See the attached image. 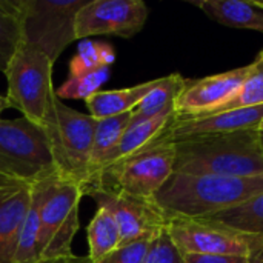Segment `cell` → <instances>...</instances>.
I'll list each match as a JSON object with an SVG mask.
<instances>
[{
	"label": "cell",
	"instance_id": "cell-1",
	"mask_svg": "<svg viewBox=\"0 0 263 263\" xmlns=\"http://www.w3.org/2000/svg\"><path fill=\"white\" fill-rule=\"evenodd\" d=\"M263 194L260 176H214L173 173L154 196L166 219H202Z\"/></svg>",
	"mask_w": 263,
	"mask_h": 263
},
{
	"label": "cell",
	"instance_id": "cell-2",
	"mask_svg": "<svg viewBox=\"0 0 263 263\" xmlns=\"http://www.w3.org/2000/svg\"><path fill=\"white\" fill-rule=\"evenodd\" d=\"M173 143L174 173L239 177L263 174L262 134L257 129L193 136Z\"/></svg>",
	"mask_w": 263,
	"mask_h": 263
},
{
	"label": "cell",
	"instance_id": "cell-3",
	"mask_svg": "<svg viewBox=\"0 0 263 263\" xmlns=\"http://www.w3.org/2000/svg\"><path fill=\"white\" fill-rule=\"evenodd\" d=\"M97 119L72 109L55 92L42 126L48 136L57 177L77 183L83 191L89 182V160Z\"/></svg>",
	"mask_w": 263,
	"mask_h": 263
},
{
	"label": "cell",
	"instance_id": "cell-4",
	"mask_svg": "<svg viewBox=\"0 0 263 263\" xmlns=\"http://www.w3.org/2000/svg\"><path fill=\"white\" fill-rule=\"evenodd\" d=\"M168 128L145 148L106 166L86 196L102 190L153 200L174 173L176 148Z\"/></svg>",
	"mask_w": 263,
	"mask_h": 263
},
{
	"label": "cell",
	"instance_id": "cell-5",
	"mask_svg": "<svg viewBox=\"0 0 263 263\" xmlns=\"http://www.w3.org/2000/svg\"><path fill=\"white\" fill-rule=\"evenodd\" d=\"M0 176L35 185L57 176L48 136L26 117L0 119Z\"/></svg>",
	"mask_w": 263,
	"mask_h": 263
},
{
	"label": "cell",
	"instance_id": "cell-6",
	"mask_svg": "<svg viewBox=\"0 0 263 263\" xmlns=\"http://www.w3.org/2000/svg\"><path fill=\"white\" fill-rule=\"evenodd\" d=\"M52 65L40 48L22 42L3 72L8 82L6 97L11 108L39 125H42L49 100L55 92Z\"/></svg>",
	"mask_w": 263,
	"mask_h": 263
},
{
	"label": "cell",
	"instance_id": "cell-7",
	"mask_svg": "<svg viewBox=\"0 0 263 263\" xmlns=\"http://www.w3.org/2000/svg\"><path fill=\"white\" fill-rule=\"evenodd\" d=\"M88 0H18L23 42L40 48L52 63L77 40L76 18Z\"/></svg>",
	"mask_w": 263,
	"mask_h": 263
},
{
	"label": "cell",
	"instance_id": "cell-8",
	"mask_svg": "<svg viewBox=\"0 0 263 263\" xmlns=\"http://www.w3.org/2000/svg\"><path fill=\"white\" fill-rule=\"evenodd\" d=\"M83 190L72 182L52 177L40 206L42 260L72 257V240L79 231V205Z\"/></svg>",
	"mask_w": 263,
	"mask_h": 263
},
{
	"label": "cell",
	"instance_id": "cell-9",
	"mask_svg": "<svg viewBox=\"0 0 263 263\" xmlns=\"http://www.w3.org/2000/svg\"><path fill=\"white\" fill-rule=\"evenodd\" d=\"M166 230L182 254L254 257L263 253V236H247L200 219H170Z\"/></svg>",
	"mask_w": 263,
	"mask_h": 263
},
{
	"label": "cell",
	"instance_id": "cell-10",
	"mask_svg": "<svg viewBox=\"0 0 263 263\" xmlns=\"http://www.w3.org/2000/svg\"><path fill=\"white\" fill-rule=\"evenodd\" d=\"M148 12L142 0H88L76 18L77 40L94 35L129 39L143 29Z\"/></svg>",
	"mask_w": 263,
	"mask_h": 263
},
{
	"label": "cell",
	"instance_id": "cell-11",
	"mask_svg": "<svg viewBox=\"0 0 263 263\" xmlns=\"http://www.w3.org/2000/svg\"><path fill=\"white\" fill-rule=\"evenodd\" d=\"M89 197L94 199L97 206H105L114 216L120 231V245L154 237L168 225L166 216L154 200L102 190L91 193Z\"/></svg>",
	"mask_w": 263,
	"mask_h": 263
},
{
	"label": "cell",
	"instance_id": "cell-12",
	"mask_svg": "<svg viewBox=\"0 0 263 263\" xmlns=\"http://www.w3.org/2000/svg\"><path fill=\"white\" fill-rule=\"evenodd\" d=\"M248 66L214 74L197 80H185L176 99V116L180 119L208 116L231 102L247 77Z\"/></svg>",
	"mask_w": 263,
	"mask_h": 263
},
{
	"label": "cell",
	"instance_id": "cell-13",
	"mask_svg": "<svg viewBox=\"0 0 263 263\" xmlns=\"http://www.w3.org/2000/svg\"><path fill=\"white\" fill-rule=\"evenodd\" d=\"M34 185L0 176V263H14Z\"/></svg>",
	"mask_w": 263,
	"mask_h": 263
},
{
	"label": "cell",
	"instance_id": "cell-14",
	"mask_svg": "<svg viewBox=\"0 0 263 263\" xmlns=\"http://www.w3.org/2000/svg\"><path fill=\"white\" fill-rule=\"evenodd\" d=\"M263 119V105L254 108H239L223 112H214L202 117L180 119L176 116L170 125L166 134L171 140L208 136V134H225L242 129H257Z\"/></svg>",
	"mask_w": 263,
	"mask_h": 263
},
{
	"label": "cell",
	"instance_id": "cell-15",
	"mask_svg": "<svg viewBox=\"0 0 263 263\" xmlns=\"http://www.w3.org/2000/svg\"><path fill=\"white\" fill-rule=\"evenodd\" d=\"M191 3L220 25L263 32V6L256 0H200Z\"/></svg>",
	"mask_w": 263,
	"mask_h": 263
},
{
	"label": "cell",
	"instance_id": "cell-16",
	"mask_svg": "<svg viewBox=\"0 0 263 263\" xmlns=\"http://www.w3.org/2000/svg\"><path fill=\"white\" fill-rule=\"evenodd\" d=\"M129 122H131V112L97 120L94 129V139H92L91 160H89V182L83 191V196H86L91 191L97 177L106 168L108 160L112 151L116 149L122 134L128 128Z\"/></svg>",
	"mask_w": 263,
	"mask_h": 263
},
{
	"label": "cell",
	"instance_id": "cell-17",
	"mask_svg": "<svg viewBox=\"0 0 263 263\" xmlns=\"http://www.w3.org/2000/svg\"><path fill=\"white\" fill-rule=\"evenodd\" d=\"M157 80L159 79L143 82L136 86L122 88V89L97 91L96 94H92L89 99L85 100L89 116L99 120V119L131 112L143 100V97L157 85Z\"/></svg>",
	"mask_w": 263,
	"mask_h": 263
},
{
	"label": "cell",
	"instance_id": "cell-18",
	"mask_svg": "<svg viewBox=\"0 0 263 263\" xmlns=\"http://www.w3.org/2000/svg\"><path fill=\"white\" fill-rule=\"evenodd\" d=\"M176 119V109H170L165 111L156 117L146 119V120H140V122H129L128 128L125 129V133L122 134L116 149L112 151L108 165L128 157L131 154H134L136 151L145 148L146 145H149L151 142H154L160 134H163V131L174 122Z\"/></svg>",
	"mask_w": 263,
	"mask_h": 263
},
{
	"label": "cell",
	"instance_id": "cell-19",
	"mask_svg": "<svg viewBox=\"0 0 263 263\" xmlns=\"http://www.w3.org/2000/svg\"><path fill=\"white\" fill-rule=\"evenodd\" d=\"M200 220L247 236H263V194L251 197L233 208L202 217Z\"/></svg>",
	"mask_w": 263,
	"mask_h": 263
},
{
	"label": "cell",
	"instance_id": "cell-20",
	"mask_svg": "<svg viewBox=\"0 0 263 263\" xmlns=\"http://www.w3.org/2000/svg\"><path fill=\"white\" fill-rule=\"evenodd\" d=\"M57 177V176H55ZM48 180L35 183L32 188V200L29 205V211L26 214L14 256V263H37L40 257V206L45 197V191L48 186Z\"/></svg>",
	"mask_w": 263,
	"mask_h": 263
},
{
	"label": "cell",
	"instance_id": "cell-21",
	"mask_svg": "<svg viewBox=\"0 0 263 263\" xmlns=\"http://www.w3.org/2000/svg\"><path fill=\"white\" fill-rule=\"evenodd\" d=\"M185 79L179 74L160 77L157 85L143 97V100L131 111V122H140L156 117L165 111L174 109L176 99L183 88Z\"/></svg>",
	"mask_w": 263,
	"mask_h": 263
},
{
	"label": "cell",
	"instance_id": "cell-22",
	"mask_svg": "<svg viewBox=\"0 0 263 263\" xmlns=\"http://www.w3.org/2000/svg\"><path fill=\"white\" fill-rule=\"evenodd\" d=\"M88 257L92 263H99L120 247L119 225L105 206H97V211L88 225Z\"/></svg>",
	"mask_w": 263,
	"mask_h": 263
},
{
	"label": "cell",
	"instance_id": "cell-23",
	"mask_svg": "<svg viewBox=\"0 0 263 263\" xmlns=\"http://www.w3.org/2000/svg\"><path fill=\"white\" fill-rule=\"evenodd\" d=\"M23 42L18 0H0V71L5 72Z\"/></svg>",
	"mask_w": 263,
	"mask_h": 263
},
{
	"label": "cell",
	"instance_id": "cell-24",
	"mask_svg": "<svg viewBox=\"0 0 263 263\" xmlns=\"http://www.w3.org/2000/svg\"><path fill=\"white\" fill-rule=\"evenodd\" d=\"M263 105V51L259 52L256 60L248 65V72L247 77L240 86V91L237 96L228 102L225 106L214 112H223V111H231V109H239V108H254V106H262ZM211 112V114H214Z\"/></svg>",
	"mask_w": 263,
	"mask_h": 263
},
{
	"label": "cell",
	"instance_id": "cell-25",
	"mask_svg": "<svg viewBox=\"0 0 263 263\" xmlns=\"http://www.w3.org/2000/svg\"><path fill=\"white\" fill-rule=\"evenodd\" d=\"M109 68H102L83 74H69L68 79L60 85L59 89H55V96L63 100V99H89L92 94L100 91V86L106 82L108 79Z\"/></svg>",
	"mask_w": 263,
	"mask_h": 263
},
{
	"label": "cell",
	"instance_id": "cell-26",
	"mask_svg": "<svg viewBox=\"0 0 263 263\" xmlns=\"http://www.w3.org/2000/svg\"><path fill=\"white\" fill-rule=\"evenodd\" d=\"M114 62V51L106 43L85 42L69 63V74H83L102 68H109Z\"/></svg>",
	"mask_w": 263,
	"mask_h": 263
},
{
	"label": "cell",
	"instance_id": "cell-27",
	"mask_svg": "<svg viewBox=\"0 0 263 263\" xmlns=\"http://www.w3.org/2000/svg\"><path fill=\"white\" fill-rule=\"evenodd\" d=\"M143 263H185L183 254L174 243L166 228L159 231L151 239Z\"/></svg>",
	"mask_w": 263,
	"mask_h": 263
},
{
	"label": "cell",
	"instance_id": "cell-28",
	"mask_svg": "<svg viewBox=\"0 0 263 263\" xmlns=\"http://www.w3.org/2000/svg\"><path fill=\"white\" fill-rule=\"evenodd\" d=\"M151 239L153 237H143L126 245H120L99 263H143Z\"/></svg>",
	"mask_w": 263,
	"mask_h": 263
},
{
	"label": "cell",
	"instance_id": "cell-29",
	"mask_svg": "<svg viewBox=\"0 0 263 263\" xmlns=\"http://www.w3.org/2000/svg\"><path fill=\"white\" fill-rule=\"evenodd\" d=\"M185 263H250V257L216 256V254H183Z\"/></svg>",
	"mask_w": 263,
	"mask_h": 263
},
{
	"label": "cell",
	"instance_id": "cell-30",
	"mask_svg": "<svg viewBox=\"0 0 263 263\" xmlns=\"http://www.w3.org/2000/svg\"><path fill=\"white\" fill-rule=\"evenodd\" d=\"M74 257H63V259H52V260H39L37 263H72L74 262Z\"/></svg>",
	"mask_w": 263,
	"mask_h": 263
},
{
	"label": "cell",
	"instance_id": "cell-31",
	"mask_svg": "<svg viewBox=\"0 0 263 263\" xmlns=\"http://www.w3.org/2000/svg\"><path fill=\"white\" fill-rule=\"evenodd\" d=\"M8 108H11V103H9L8 97H6V96H0V114H2L5 109H8Z\"/></svg>",
	"mask_w": 263,
	"mask_h": 263
},
{
	"label": "cell",
	"instance_id": "cell-32",
	"mask_svg": "<svg viewBox=\"0 0 263 263\" xmlns=\"http://www.w3.org/2000/svg\"><path fill=\"white\" fill-rule=\"evenodd\" d=\"M72 263H92V260H91L88 256H85V257H79V256H76V257H74V262Z\"/></svg>",
	"mask_w": 263,
	"mask_h": 263
},
{
	"label": "cell",
	"instance_id": "cell-33",
	"mask_svg": "<svg viewBox=\"0 0 263 263\" xmlns=\"http://www.w3.org/2000/svg\"><path fill=\"white\" fill-rule=\"evenodd\" d=\"M250 263H263V253L254 256V257H251V262Z\"/></svg>",
	"mask_w": 263,
	"mask_h": 263
},
{
	"label": "cell",
	"instance_id": "cell-34",
	"mask_svg": "<svg viewBox=\"0 0 263 263\" xmlns=\"http://www.w3.org/2000/svg\"><path fill=\"white\" fill-rule=\"evenodd\" d=\"M257 131H259V133H263V119H262V120H260L259 126H257Z\"/></svg>",
	"mask_w": 263,
	"mask_h": 263
},
{
	"label": "cell",
	"instance_id": "cell-35",
	"mask_svg": "<svg viewBox=\"0 0 263 263\" xmlns=\"http://www.w3.org/2000/svg\"><path fill=\"white\" fill-rule=\"evenodd\" d=\"M256 2H257V0H256ZM257 3H259L260 6H263V0H262V2H257Z\"/></svg>",
	"mask_w": 263,
	"mask_h": 263
},
{
	"label": "cell",
	"instance_id": "cell-36",
	"mask_svg": "<svg viewBox=\"0 0 263 263\" xmlns=\"http://www.w3.org/2000/svg\"><path fill=\"white\" fill-rule=\"evenodd\" d=\"M260 134H262V143H263V133H260Z\"/></svg>",
	"mask_w": 263,
	"mask_h": 263
}]
</instances>
